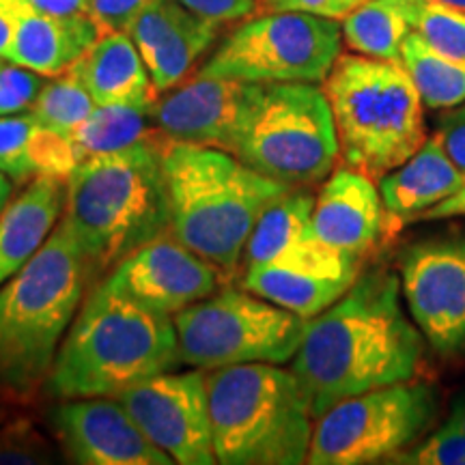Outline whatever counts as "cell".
Wrapping results in <instances>:
<instances>
[{"label":"cell","mask_w":465,"mask_h":465,"mask_svg":"<svg viewBox=\"0 0 465 465\" xmlns=\"http://www.w3.org/2000/svg\"><path fill=\"white\" fill-rule=\"evenodd\" d=\"M401 295L397 274L373 267L341 300L308 319L291 371L315 420L349 397L414 380L424 341L407 319Z\"/></svg>","instance_id":"6da1fadb"},{"label":"cell","mask_w":465,"mask_h":465,"mask_svg":"<svg viewBox=\"0 0 465 465\" xmlns=\"http://www.w3.org/2000/svg\"><path fill=\"white\" fill-rule=\"evenodd\" d=\"M166 136L80 162L67 177L65 220L91 278L171 231Z\"/></svg>","instance_id":"7a4b0ae2"},{"label":"cell","mask_w":465,"mask_h":465,"mask_svg":"<svg viewBox=\"0 0 465 465\" xmlns=\"http://www.w3.org/2000/svg\"><path fill=\"white\" fill-rule=\"evenodd\" d=\"M93 281L61 220L37 254L0 287V399L28 403L48 386L63 336Z\"/></svg>","instance_id":"3957f363"},{"label":"cell","mask_w":465,"mask_h":465,"mask_svg":"<svg viewBox=\"0 0 465 465\" xmlns=\"http://www.w3.org/2000/svg\"><path fill=\"white\" fill-rule=\"evenodd\" d=\"M182 364L171 315L97 282L61 342L48 388L65 401L116 397Z\"/></svg>","instance_id":"277c9868"},{"label":"cell","mask_w":465,"mask_h":465,"mask_svg":"<svg viewBox=\"0 0 465 465\" xmlns=\"http://www.w3.org/2000/svg\"><path fill=\"white\" fill-rule=\"evenodd\" d=\"M171 232L224 274H232L259 218L291 190L229 151L164 143Z\"/></svg>","instance_id":"5b68a950"},{"label":"cell","mask_w":465,"mask_h":465,"mask_svg":"<svg viewBox=\"0 0 465 465\" xmlns=\"http://www.w3.org/2000/svg\"><path fill=\"white\" fill-rule=\"evenodd\" d=\"M207 399L218 463H306L315 418L293 371L267 362L216 369Z\"/></svg>","instance_id":"8992f818"},{"label":"cell","mask_w":465,"mask_h":465,"mask_svg":"<svg viewBox=\"0 0 465 465\" xmlns=\"http://www.w3.org/2000/svg\"><path fill=\"white\" fill-rule=\"evenodd\" d=\"M341 158L373 182L403 164L427 141L424 104L401 63L341 54L323 80Z\"/></svg>","instance_id":"52a82bcc"},{"label":"cell","mask_w":465,"mask_h":465,"mask_svg":"<svg viewBox=\"0 0 465 465\" xmlns=\"http://www.w3.org/2000/svg\"><path fill=\"white\" fill-rule=\"evenodd\" d=\"M232 155L289 188L323 182L341 158L334 114L323 86L263 84Z\"/></svg>","instance_id":"ba28073f"},{"label":"cell","mask_w":465,"mask_h":465,"mask_svg":"<svg viewBox=\"0 0 465 465\" xmlns=\"http://www.w3.org/2000/svg\"><path fill=\"white\" fill-rule=\"evenodd\" d=\"M182 362L216 371L237 364H287L304 341L308 319L240 289L216 291L173 315Z\"/></svg>","instance_id":"9c48e42d"},{"label":"cell","mask_w":465,"mask_h":465,"mask_svg":"<svg viewBox=\"0 0 465 465\" xmlns=\"http://www.w3.org/2000/svg\"><path fill=\"white\" fill-rule=\"evenodd\" d=\"M341 48L339 20L304 11H267L237 26L199 74L261 84H322Z\"/></svg>","instance_id":"30bf717a"},{"label":"cell","mask_w":465,"mask_h":465,"mask_svg":"<svg viewBox=\"0 0 465 465\" xmlns=\"http://www.w3.org/2000/svg\"><path fill=\"white\" fill-rule=\"evenodd\" d=\"M438 414L429 383L401 381L349 397L317 418L311 465H366L392 461L410 449Z\"/></svg>","instance_id":"8fae6325"},{"label":"cell","mask_w":465,"mask_h":465,"mask_svg":"<svg viewBox=\"0 0 465 465\" xmlns=\"http://www.w3.org/2000/svg\"><path fill=\"white\" fill-rule=\"evenodd\" d=\"M116 399L134 422L179 465L218 463L209 420L205 371L160 373L127 388Z\"/></svg>","instance_id":"7c38bea8"},{"label":"cell","mask_w":465,"mask_h":465,"mask_svg":"<svg viewBox=\"0 0 465 465\" xmlns=\"http://www.w3.org/2000/svg\"><path fill=\"white\" fill-rule=\"evenodd\" d=\"M401 293L418 330L441 356L465 351V237L407 246L399 261Z\"/></svg>","instance_id":"4fadbf2b"},{"label":"cell","mask_w":465,"mask_h":465,"mask_svg":"<svg viewBox=\"0 0 465 465\" xmlns=\"http://www.w3.org/2000/svg\"><path fill=\"white\" fill-rule=\"evenodd\" d=\"M358 276L360 257L308 235L276 259L246 270L242 287L295 315L312 319L341 300Z\"/></svg>","instance_id":"5bb4252c"},{"label":"cell","mask_w":465,"mask_h":465,"mask_svg":"<svg viewBox=\"0 0 465 465\" xmlns=\"http://www.w3.org/2000/svg\"><path fill=\"white\" fill-rule=\"evenodd\" d=\"M263 84L196 75L155 102L151 121L168 141L194 143L232 153Z\"/></svg>","instance_id":"9a60e30c"},{"label":"cell","mask_w":465,"mask_h":465,"mask_svg":"<svg viewBox=\"0 0 465 465\" xmlns=\"http://www.w3.org/2000/svg\"><path fill=\"white\" fill-rule=\"evenodd\" d=\"M220 270L174 235H160L125 257L104 278L116 293L162 315H177L185 306L218 291Z\"/></svg>","instance_id":"2e32d148"},{"label":"cell","mask_w":465,"mask_h":465,"mask_svg":"<svg viewBox=\"0 0 465 465\" xmlns=\"http://www.w3.org/2000/svg\"><path fill=\"white\" fill-rule=\"evenodd\" d=\"M72 461L83 465H173L116 397L67 399L52 416Z\"/></svg>","instance_id":"e0dca14e"},{"label":"cell","mask_w":465,"mask_h":465,"mask_svg":"<svg viewBox=\"0 0 465 465\" xmlns=\"http://www.w3.org/2000/svg\"><path fill=\"white\" fill-rule=\"evenodd\" d=\"M158 93L177 86L216 42L218 25L192 14L179 0H151L127 28Z\"/></svg>","instance_id":"ac0fdd59"},{"label":"cell","mask_w":465,"mask_h":465,"mask_svg":"<svg viewBox=\"0 0 465 465\" xmlns=\"http://www.w3.org/2000/svg\"><path fill=\"white\" fill-rule=\"evenodd\" d=\"M311 226L325 246L362 259L386 231L380 188L356 168H334L319 190Z\"/></svg>","instance_id":"d6986e66"},{"label":"cell","mask_w":465,"mask_h":465,"mask_svg":"<svg viewBox=\"0 0 465 465\" xmlns=\"http://www.w3.org/2000/svg\"><path fill=\"white\" fill-rule=\"evenodd\" d=\"M463 185L465 173L459 171L441 147L438 134H433L410 160L380 179L386 229L418 220Z\"/></svg>","instance_id":"ffe728a7"},{"label":"cell","mask_w":465,"mask_h":465,"mask_svg":"<svg viewBox=\"0 0 465 465\" xmlns=\"http://www.w3.org/2000/svg\"><path fill=\"white\" fill-rule=\"evenodd\" d=\"M67 72L84 84L97 106L153 108L158 102L160 93L127 31L104 33Z\"/></svg>","instance_id":"44dd1931"},{"label":"cell","mask_w":465,"mask_h":465,"mask_svg":"<svg viewBox=\"0 0 465 465\" xmlns=\"http://www.w3.org/2000/svg\"><path fill=\"white\" fill-rule=\"evenodd\" d=\"M65 212L63 179L35 177L0 213V287L44 246Z\"/></svg>","instance_id":"7402d4cb"},{"label":"cell","mask_w":465,"mask_h":465,"mask_svg":"<svg viewBox=\"0 0 465 465\" xmlns=\"http://www.w3.org/2000/svg\"><path fill=\"white\" fill-rule=\"evenodd\" d=\"M102 35L104 28L91 14L48 15L33 11L17 28L5 58L54 78L65 74Z\"/></svg>","instance_id":"603a6c76"},{"label":"cell","mask_w":465,"mask_h":465,"mask_svg":"<svg viewBox=\"0 0 465 465\" xmlns=\"http://www.w3.org/2000/svg\"><path fill=\"white\" fill-rule=\"evenodd\" d=\"M416 0H369L342 20V39L353 52L401 63L407 35L414 31Z\"/></svg>","instance_id":"cb8c5ba5"},{"label":"cell","mask_w":465,"mask_h":465,"mask_svg":"<svg viewBox=\"0 0 465 465\" xmlns=\"http://www.w3.org/2000/svg\"><path fill=\"white\" fill-rule=\"evenodd\" d=\"M315 199L308 188H291L272 203L259 218L243 250V270L267 263L308 235H312V209Z\"/></svg>","instance_id":"d4e9b609"},{"label":"cell","mask_w":465,"mask_h":465,"mask_svg":"<svg viewBox=\"0 0 465 465\" xmlns=\"http://www.w3.org/2000/svg\"><path fill=\"white\" fill-rule=\"evenodd\" d=\"M401 65L414 80L427 108L449 110L465 102V61L435 50L418 31L407 35Z\"/></svg>","instance_id":"484cf974"},{"label":"cell","mask_w":465,"mask_h":465,"mask_svg":"<svg viewBox=\"0 0 465 465\" xmlns=\"http://www.w3.org/2000/svg\"><path fill=\"white\" fill-rule=\"evenodd\" d=\"M151 110L153 108L132 106V104L95 106L89 119L72 136L78 162L153 138V130L149 127Z\"/></svg>","instance_id":"4316f807"},{"label":"cell","mask_w":465,"mask_h":465,"mask_svg":"<svg viewBox=\"0 0 465 465\" xmlns=\"http://www.w3.org/2000/svg\"><path fill=\"white\" fill-rule=\"evenodd\" d=\"M95 106L97 104L91 93L84 89V84L65 72L45 83L37 102L33 104L31 114L45 130L63 134V136H74Z\"/></svg>","instance_id":"83f0119b"},{"label":"cell","mask_w":465,"mask_h":465,"mask_svg":"<svg viewBox=\"0 0 465 465\" xmlns=\"http://www.w3.org/2000/svg\"><path fill=\"white\" fill-rule=\"evenodd\" d=\"M414 31L444 54L465 61V14L438 0H416Z\"/></svg>","instance_id":"f1b7e54d"},{"label":"cell","mask_w":465,"mask_h":465,"mask_svg":"<svg viewBox=\"0 0 465 465\" xmlns=\"http://www.w3.org/2000/svg\"><path fill=\"white\" fill-rule=\"evenodd\" d=\"M39 124L31 113L0 116V171L15 183L37 177L33 166V138Z\"/></svg>","instance_id":"f546056e"},{"label":"cell","mask_w":465,"mask_h":465,"mask_svg":"<svg viewBox=\"0 0 465 465\" xmlns=\"http://www.w3.org/2000/svg\"><path fill=\"white\" fill-rule=\"evenodd\" d=\"M54 461V449L28 420L0 424V465H39Z\"/></svg>","instance_id":"4dcf8cb0"},{"label":"cell","mask_w":465,"mask_h":465,"mask_svg":"<svg viewBox=\"0 0 465 465\" xmlns=\"http://www.w3.org/2000/svg\"><path fill=\"white\" fill-rule=\"evenodd\" d=\"M45 83V75L0 56V116L31 110Z\"/></svg>","instance_id":"1f68e13d"},{"label":"cell","mask_w":465,"mask_h":465,"mask_svg":"<svg viewBox=\"0 0 465 465\" xmlns=\"http://www.w3.org/2000/svg\"><path fill=\"white\" fill-rule=\"evenodd\" d=\"M33 166L37 177H54L65 179L74 173V168L80 164L78 155H75L72 136H63V134L50 132L39 125L33 138Z\"/></svg>","instance_id":"d6a6232c"},{"label":"cell","mask_w":465,"mask_h":465,"mask_svg":"<svg viewBox=\"0 0 465 465\" xmlns=\"http://www.w3.org/2000/svg\"><path fill=\"white\" fill-rule=\"evenodd\" d=\"M392 463L407 465H465V433L444 424L422 444L407 449Z\"/></svg>","instance_id":"836d02e7"},{"label":"cell","mask_w":465,"mask_h":465,"mask_svg":"<svg viewBox=\"0 0 465 465\" xmlns=\"http://www.w3.org/2000/svg\"><path fill=\"white\" fill-rule=\"evenodd\" d=\"M364 3L369 0H259L257 7L263 9V14L267 11H304V14L342 22Z\"/></svg>","instance_id":"e575fe53"},{"label":"cell","mask_w":465,"mask_h":465,"mask_svg":"<svg viewBox=\"0 0 465 465\" xmlns=\"http://www.w3.org/2000/svg\"><path fill=\"white\" fill-rule=\"evenodd\" d=\"M149 3L151 0H91V15L100 22L104 33L127 31Z\"/></svg>","instance_id":"d590c367"},{"label":"cell","mask_w":465,"mask_h":465,"mask_svg":"<svg viewBox=\"0 0 465 465\" xmlns=\"http://www.w3.org/2000/svg\"><path fill=\"white\" fill-rule=\"evenodd\" d=\"M192 14L205 17L213 25H226V22L243 20L254 14L257 3L254 0H179Z\"/></svg>","instance_id":"8d00e7d4"},{"label":"cell","mask_w":465,"mask_h":465,"mask_svg":"<svg viewBox=\"0 0 465 465\" xmlns=\"http://www.w3.org/2000/svg\"><path fill=\"white\" fill-rule=\"evenodd\" d=\"M438 138L459 171L465 173V102L444 114L438 124Z\"/></svg>","instance_id":"74e56055"},{"label":"cell","mask_w":465,"mask_h":465,"mask_svg":"<svg viewBox=\"0 0 465 465\" xmlns=\"http://www.w3.org/2000/svg\"><path fill=\"white\" fill-rule=\"evenodd\" d=\"M35 7L31 0H0V56L5 58L14 44L17 28Z\"/></svg>","instance_id":"f35d334b"},{"label":"cell","mask_w":465,"mask_h":465,"mask_svg":"<svg viewBox=\"0 0 465 465\" xmlns=\"http://www.w3.org/2000/svg\"><path fill=\"white\" fill-rule=\"evenodd\" d=\"M35 11L48 15L91 14V0H31Z\"/></svg>","instance_id":"ab89813d"},{"label":"cell","mask_w":465,"mask_h":465,"mask_svg":"<svg viewBox=\"0 0 465 465\" xmlns=\"http://www.w3.org/2000/svg\"><path fill=\"white\" fill-rule=\"evenodd\" d=\"M461 216L465 218V185L459 192H455L450 199L441 201L440 205L427 209V212H424L418 220H446V218H461Z\"/></svg>","instance_id":"60d3db41"},{"label":"cell","mask_w":465,"mask_h":465,"mask_svg":"<svg viewBox=\"0 0 465 465\" xmlns=\"http://www.w3.org/2000/svg\"><path fill=\"white\" fill-rule=\"evenodd\" d=\"M446 424H450V427L459 429V431L465 433V399L459 401V403L452 407L449 420H446Z\"/></svg>","instance_id":"b9f144b4"},{"label":"cell","mask_w":465,"mask_h":465,"mask_svg":"<svg viewBox=\"0 0 465 465\" xmlns=\"http://www.w3.org/2000/svg\"><path fill=\"white\" fill-rule=\"evenodd\" d=\"M11 182H14V179L0 171V213H3V209L11 203V194H14V183Z\"/></svg>","instance_id":"7bdbcfd3"},{"label":"cell","mask_w":465,"mask_h":465,"mask_svg":"<svg viewBox=\"0 0 465 465\" xmlns=\"http://www.w3.org/2000/svg\"><path fill=\"white\" fill-rule=\"evenodd\" d=\"M438 3L449 5V7L459 9V11H463V14H465V0H438Z\"/></svg>","instance_id":"ee69618b"},{"label":"cell","mask_w":465,"mask_h":465,"mask_svg":"<svg viewBox=\"0 0 465 465\" xmlns=\"http://www.w3.org/2000/svg\"><path fill=\"white\" fill-rule=\"evenodd\" d=\"M3 403H5V401L0 399V424H3V418H5V407H3Z\"/></svg>","instance_id":"f6af8a7d"}]
</instances>
